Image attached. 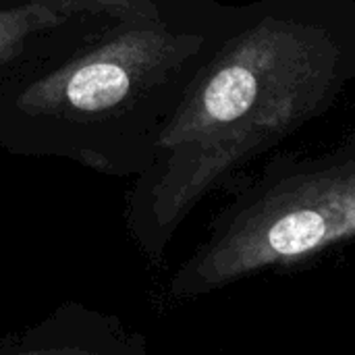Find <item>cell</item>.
<instances>
[{"mask_svg": "<svg viewBox=\"0 0 355 355\" xmlns=\"http://www.w3.org/2000/svg\"><path fill=\"white\" fill-rule=\"evenodd\" d=\"M67 19L27 2L17 8H0V69L17 62L33 44L35 37L60 27Z\"/></svg>", "mask_w": 355, "mask_h": 355, "instance_id": "cell-4", "label": "cell"}, {"mask_svg": "<svg viewBox=\"0 0 355 355\" xmlns=\"http://www.w3.org/2000/svg\"><path fill=\"white\" fill-rule=\"evenodd\" d=\"M69 19L73 15L112 17L116 21L160 19L154 0H31Z\"/></svg>", "mask_w": 355, "mask_h": 355, "instance_id": "cell-5", "label": "cell"}, {"mask_svg": "<svg viewBox=\"0 0 355 355\" xmlns=\"http://www.w3.org/2000/svg\"><path fill=\"white\" fill-rule=\"evenodd\" d=\"M354 71V50L322 15L270 10L231 35L156 139L166 152L160 191L168 214L320 114Z\"/></svg>", "mask_w": 355, "mask_h": 355, "instance_id": "cell-1", "label": "cell"}, {"mask_svg": "<svg viewBox=\"0 0 355 355\" xmlns=\"http://www.w3.org/2000/svg\"><path fill=\"white\" fill-rule=\"evenodd\" d=\"M202 46V35L173 31L160 19L119 21L89 50L19 85L12 104L33 121L110 123L173 81Z\"/></svg>", "mask_w": 355, "mask_h": 355, "instance_id": "cell-3", "label": "cell"}, {"mask_svg": "<svg viewBox=\"0 0 355 355\" xmlns=\"http://www.w3.org/2000/svg\"><path fill=\"white\" fill-rule=\"evenodd\" d=\"M349 239H355V154L268 179L198 254L183 289H218Z\"/></svg>", "mask_w": 355, "mask_h": 355, "instance_id": "cell-2", "label": "cell"}]
</instances>
